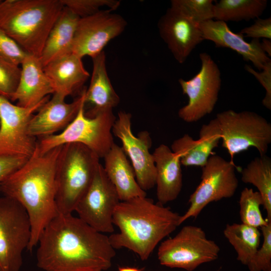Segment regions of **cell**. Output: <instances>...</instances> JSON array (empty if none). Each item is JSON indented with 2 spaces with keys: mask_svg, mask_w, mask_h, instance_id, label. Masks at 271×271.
Returning <instances> with one entry per match:
<instances>
[{
  "mask_svg": "<svg viewBox=\"0 0 271 271\" xmlns=\"http://www.w3.org/2000/svg\"><path fill=\"white\" fill-rule=\"evenodd\" d=\"M37 245V265L43 271H104L116 254L108 236L72 214L54 217Z\"/></svg>",
  "mask_w": 271,
  "mask_h": 271,
  "instance_id": "1",
  "label": "cell"
},
{
  "mask_svg": "<svg viewBox=\"0 0 271 271\" xmlns=\"http://www.w3.org/2000/svg\"><path fill=\"white\" fill-rule=\"evenodd\" d=\"M61 146L43 154L34 153L0 182V192L19 202L29 216L32 230L29 251L37 245L45 227L59 214L56 173Z\"/></svg>",
  "mask_w": 271,
  "mask_h": 271,
  "instance_id": "2",
  "label": "cell"
},
{
  "mask_svg": "<svg viewBox=\"0 0 271 271\" xmlns=\"http://www.w3.org/2000/svg\"><path fill=\"white\" fill-rule=\"evenodd\" d=\"M181 215L146 197L120 201L113 215L119 232L108 236L114 249L125 248L147 260L157 245L179 226Z\"/></svg>",
  "mask_w": 271,
  "mask_h": 271,
  "instance_id": "3",
  "label": "cell"
},
{
  "mask_svg": "<svg viewBox=\"0 0 271 271\" xmlns=\"http://www.w3.org/2000/svg\"><path fill=\"white\" fill-rule=\"evenodd\" d=\"M63 8L61 0L1 1L0 29L29 54L39 58Z\"/></svg>",
  "mask_w": 271,
  "mask_h": 271,
  "instance_id": "4",
  "label": "cell"
},
{
  "mask_svg": "<svg viewBox=\"0 0 271 271\" xmlns=\"http://www.w3.org/2000/svg\"><path fill=\"white\" fill-rule=\"evenodd\" d=\"M100 158L83 144L61 146L56 167V201L59 213L72 214L90 185Z\"/></svg>",
  "mask_w": 271,
  "mask_h": 271,
  "instance_id": "5",
  "label": "cell"
},
{
  "mask_svg": "<svg viewBox=\"0 0 271 271\" xmlns=\"http://www.w3.org/2000/svg\"><path fill=\"white\" fill-rule=\"evenodd\" d=\"M116 118L112 110L87 117L83 102L76 117L61 132L37 139L34 153L43 154L56 147L76 143L86 146L100 158H103L114 144L112 127Z\"/></svg>",
  "mask_w": 271,
  "mask_h": 271,
  "instance_id": "6",
  "label": "cell"
},
{
  "mask_svg": "<svg viewBox=\"0 0 271 271\" xmlns=\"http://www.w3.org/2000/svg\"><path fill=\"white\" fill-rule=\"evenodd\" d=\"M222 146L231 157L253 147L265 155L271 143V124L258 113L229 109L217 113Z\"/></svg>",
  "mask_w": 271,
  "mask_h": 271,
  "instance_id": "7",
  "label": "cell"
},
{
  "mask_svg": "<svg viewBox=\"0 0 271 271\" xmlns=\"http://www.w3.org/2000/svg\"><path fill=\"white\" fill-rule=\"evenodd\" d=\"M220 250L214 241L207 238L202 228L186 225L175 236L161 243L158 258L162 265L193 271L217 259Z\"/></svg>",
  "mask_w": 271,
  "mask_h": 271,
  "instance_id": "8",
  "label": "cell"
},
{
  "mask_svg": "<svg viewBox=\"0 0 271 271\" xmlns=\"http://www.w3.org/2000/svg\"><path fill=\"white\" fill-rule=\"evenodd\" d=\"M31 237L25 208L14 199L0 197V271H20L23 252L28 249Z\"/></svg>",
  "mask_w": 271,
  "mask_h": 271,
  "instance_id": "9",
  "label": "cell"
},
{
  "mask_svg": "<svg viewBox=\"0 0 271 271\" xmlns=\"http://www.w3.org/2000/svg\"><path fill=\"white\" fill-rule=\"evenodd\" d=\"M236 166L215 154L202 167L201 181L190 195L189 207L181 215L179 225L190 218H196L209 203L232 197L238 186Z\"/></svg>",
  "mask_w": 271,
  "mask_h": 271,
  "instance_id": "10",
  "label": "cell"
},
{
  "mask_svg": "<svg viewBox=\"0 0 271 271\" xmlns=\"http://www.w3.org/2000/svg\"><path fill=\"white\" fill-rule=\"evenodd\" d=\"M199 57V71L188 80L179 79L188 102L179 110L178 116L188 123L197 121L212 112L221 88V73L217 64L207 53H200Z\"/></svg>",
  "mask_w": 271,
  "mask_h": 271,
  "instance_id": "11",
  "label": "cell"
},
{
  "mask_svg": "<svg viewBox=\"0 0 271 271\" xmlns=\"http://www.w3.org/2000/svg\"><path fill=\"white\" fill-rule=\"evenodd\" d=\"M48 98L33 107L25 108L0 96V156L29 159L34 154L37 139L29 134L28 124Z\"/></svg>",
  "mask_w": 271,
  "mask_h": 271,
  "instance_id": "12",
  "label": "cell"
},
{
  "mask_svg": "<svg viewBox=\"0 0 271 271\" xmlns=\"http://www.w3.org/2000/svg\"><path fill=\"white\" fill-rule=\"evenodd\" d=\"M120 201L114 186L100 163L74 211L80 219L96 230L104 234L113 233V215Z\"/></svg>",
  "mask_w": 271,
  "mask_h": 271,
  "instance_id": "13",
  "label": "cell"
},
{
  "mask_svg": "<svg viewBox=\"0 0 271 271\" xmlns=\"http://www.w3.org/2000/svg\"><path fill=\"white\" fill-rule=\"evenodd\" d=\"M112 133L121 141L140 187L145 191L153 188L156 184V171L153 154L150 152L152 144L150 133L142 131L135 136L131 129V114L124 111L118 112Z\"/></svg>",
  "mask_w": 271,
  "mask_h": 271,
  "instance_id": "14",
  "label": "cell"
},
{
  "mask_svg": "<svg viewBox=\"0 0 271 271\" xmlns=\"http://www.w3.org/2000/svg\"><path fill=\"white\" fill-rule=\"evenodd\" d=\"M111 10H100L88 17L80 18L77 26L72 53L82 58H91L103 51L112 39L124 30L127 23Z\"/></svg>",
  "mask_w": 271,
  "mask_h": 271,
  "instance_id": "15",
  "label": "cell"
},
{
  "mask_svg": "<svg viewBox=\"0 0 271 271\" xmlns=\"http://www.w3.org/2000/svg\"><path fill=\"white\" fill-rule=\"evenodd\" d=\"M158 28L162 39L180 64L204 41L199 25L171 7L160 18Z\"/></svg>",
  "mask_w": 271,
  "mask_h": 271,
  "instance_id": "16",
  "label": "cell"
},
{
  "mask_svg": "<svg viewBox=\"0 0 271 271\" xmlns=\"http://www.w3.org/2000/svg\"><path fill=\"white\" fill-rule=\"evenodd\" d=\"M84 88L80 95L71 103L65 97L53 93L30 119L28 127L30 136L36 139L55 134L64 129L74 119L84 102Z\"/></svg>",
  "mask_w": 271,
  "mask_h": 271,
  "instance_id": "17",
  "label": "cell"
},
{
  "mask_svg": "<svg viewBox=\"0 0 271 271\" xmlns=\"http://www.w3.org/2000/svg\"><path fill=\"white\" fill-rule=\"evenodd\" d=\"M199 28L204 40L212 41L217 47L235 51L259 71L270 61L262 50L259 39H252L250 42L245 41L243 35L233 32L224 22L211 20L200 24Z\"/></svg>",
  "mask_w": 271,
  "mask_h": 271,
  "instance_id": "18",
  "label": "cell"
},
{
  "mask_svg": "<svg viewBox=\"0 0 271 271\" xmlns=\"http://www.w3.org/2000/svg\"><path fill=\"white\" fill-rule=\"evenodd\" d=\"M91 59L92 72L89 87L85 89L84 99V114L89 118L113 110L120 102V98L107 74L104 51Z\"/></svg>",
  "mask_w": 271,
  "mask_h": 271,
  "instance_id": "19",
  "label": "cell"
},
{
  "mask_svg": "<svg viewBox=\"0 0 271 271\" xmlns=\"http://www.w3.org/2000/svg\"><path fill=\"white\" fill-rule=\"evenodd\" d=\"M21 66L18 85L10 100L17 101L16 105L20 107L28 108L54 93L39 57L29 54Z\"/></svg>",
  "mask_w": 271,
  "mask_h": 271,
  "instance_id": "20",
  "label": "cell"
},
{
  "mask_svg": "<svg viewBox=\"0 0 271 271\" xmlns=\"http://www.w3.org/2000/svg\"><path fill=\"white\" fill-rule=\"evenodd\" d=\"M220 140L219 126L214 118L202 126L198 140L185 134L173 141L171 149L179 157L181 165L202 168L215 154L213 150L218 147Z\"/></svg>",
  "mask_w": 271,
  "mask_h": 271,
  "instance_id": "21",
  "label": "cell"
},
{
  "mask_svg": "<svg viewBox=\"0 0 271 271\" xmlns=\"http://www.w3.org/2000/svg\"><path fill=\"white\" fill-rule=\"evenodd\" d=\"M155 162L158 203L164 205L177 199L182 188L181 164L171 148L161 144L152 154Z\"/></svg>",
  "mask_w": 271,
  "mask_h": 271,
  "instance_id": "22",
  "label": "cell"
},
{
  "mask_svg": "<svg viewBox=\"0 0 271 271\" xmlns=\"http://www.w3.org/2000/svg\"><path fill=\"white\" fill-rule=\"evenodd\" d=\"M103 158L104 171L120 201L146 197V192L139 185L133 169L121 147L114 143Z\"/></svg>",
  "mask_w": 271,
  "mask_h": 271,
  "instance_id": "23",
  "label": "cell"
},
{
  "mask_svg": "<svg viewBox=\"0 0 271 271\" xmlns=\"http://www.w3.org/2000/svg\"><path fill=\"white\" fill-rule=\"evenodd\" d=\"M43 68L54 93L65 98L81 87L90 76L82 58L73 53L51 61Z\"/></svg>",
  "mask_w": 271,
  "mask_h": 271,
  "instance_id": "24",
  "label": "cell"
},
{
  "mask_svg": "<svg viewBox=\"0 0 271 271\" xmlns=\"http://www.w3.org/2000/svg\"><path fill=\"white\" fill-rule=\"evenodd\" d=\"M79 19L77 15L64 6L47 36L39 57L43 67L59 57L72 53Z\"/></svg>",
  "mask_w": 271,
  "mask_h": 271,
  "instance_id": "25",
  "label": "cell"
},
{
  "mask_svg": "<svg viewBox=\"0 0 271 271\" xmlns=\"http://www.w3.org/2000/svg\"><path fill=\"white\" fill-rule=\"evenodd\" d=\"M223 234L235 249L237 259L247 265L259 247L261 233L258 228L243 223L228 224Z\"/></svg>",
  "mask_w": 271,
  "mask_h": 271,
  "instance_id": "26",
  "label": "cell"
},
{
  "mask_svg": "<svg viewBox=\"0 0 271 271\" xmlns=\"http://www.w3.org/2000/svg\"><path fill=\"white\" fill-rule=\"evenodd\" d=\"M241 180L258 189L263 200L267 219L271 220V159L266 155L256 157L241 170Z\"/></svg>",
  "mask_w": 271,
  "mask_h": 271,
  "instance_id": "27",
  "label": "cell"
},
{
  "mask_svg": "<svg viewBox=\"0 0 271 271\" xmlns=\"http://www.w3.org/2000/svg\"><path fill=\"white\" fill-rule=\"evenodd\" d=\"M267 4L266 0H220L214 4V19L225 23L257 19Z\"/></svg>",
  "mask_w": 271,
  "mask_h": 271,
  "instance_id": "28",
  "label": "cell"
},
{
  "mask_svg": "<svg viewBox=\"0 0 271 271\" xmlns=\"http://www.w3.org/2000/svg\"><path fill=\"white\" fill-rule=\"evenodd\" d=\"M239 204L241 223L260 228L271 221L264 219L261 214L260 206L263 205V200L258 191L244 188L240 193Z\"/></svg>",
  "mask_w": 271,
  "mask_h": 271,
  "instance_id": "29",
  "label": "cell"
},
{
  "mask_svg": "<svg viewBox=\"0 0 271 271\" xmlns=\"http://www.w3.org/2000/svg\"><path fill=\"white\" fill-rule=\"evenodd\" d=\"M171 7L199 25L214 19L212 0H172Z\"/></svg>",
  "mask_w": 271,
  "mask_h": 271,
  "instance_id": "30",
  "label": "cell"
},
{
  "mask_svg": "<svg viewBox=\"0 0 271 271\" xmlns=\"http://www.w3.org/2000/svg\"><path fill=\"white\" fill-rule=\"evenodd\" d=\"M63 6L80 18L89 16L99 12L103 7L114 10L119 7L120 2L116 0H61Z\"/></svg>",
  "mask_w": 271,
  "mask_h": 271,
  "instance_id": "31",
  "label": "cell"
},
{
  "mask_svg": "<svg viewBox=\"0 0 271 271\" xmlns=\"http://www.w3.org/2000/svg\"><path fill=\"white\" fill-rule=\"evenodd\" d=\"M260 229L263 236L261 246L247 266L250 271H271V221Z\"/></svg>",
  "mask_w": 271,
  "mask_h": 271,
  "instance_id": "32",
  "label": "cell"
},
{
  "mask_svg": "<svg viewBox=\"0 0 271 271\" xmlns=\"http://www.w3.org/2000/svg\"><path fill=\"white\" fill-rule=\"evenodd\" d=\"M21 68L0 58V96L10 100L18 85Z\"/></svg>",
  "mask_w": 271,
  "mask_h": 271,
  "instance_id": "33",
  "label": "cell"
},
{
  "mask_svg": "<svg viewBox=\"0 0 271 271\" xmlns=\"http://www.w3.org/2000/svg\"><path fill=\"white\" fill-rule=\"evenodd\" d=\"M28 55L16 41L0 29V58L19 66Z\"/></svg>",
  "mask_w": 271,
  "mask_h": 271,
  "instance_id": "34",
  "label": "cell"
},
{
  "mask_svg": "<svg viewBox=\"0 0 271 271\" xmlns=\"http://www.w3.org/2000/svg\"><path fill=\"white\" fill-rule=\"evenodd\" d=\"M244 69L254 76L265 91L262 100V105L267 109H271V60L266 63L261 72L255 71L250 66L245 65Z\"/></svg>",
  "mask_w": 271,
  "mask_h": 271,
  "instance_id": "35",
  "label": "cell"
},
{
  "mask_svg": "<svg viewBox=\"0 0 271 271\" xmlns=\"http://www.w3.org/2000/svg\"><path fill=\"white\" fill-rule=\"evenodd\" d=\"M245 37H249L252 39L260 38L271 39V18L266 19L258 18L255 20L254 23L250 26L245 27L239 32Z\"/></svg>",
  "mask_w": 271,
  "mask_h": 271,
  "instance_id": "36",
  "label": "cell"
},
{
  "mask_svg": "<svg viewBox=\"0 0 271 271\" xmlns=\"http://www.w3.org/2000/svg\"><path fill=\"white\" fill-rule=\"evenodd\" d=\"M28 159L13 156H0V182L21 167Z\"/></svg>",
  "mask_w": 271,
  "mask_h": 271,
  "instance_id": "37",
  "label": "cell"
},
{
  "mask_svg": "<svg viewBox=\"0 0 271 271\" xmlns=\"http://www.w3.org/2000/svg\"><path fill=\"white\" fill-rule=\"evenodd\" d=\"M261 46L262 50L268 56H271V41L267 39H263L261 42Z\"/></svg>",
  "mask_w": 271,
  "mask_h": 271,
  "instance_id": "38",
  "label": "cell"
},
{
  "mask_svg": "<svg viewBox=\"0 0 271 271\" xmlns=\"http://www.w3.org/2000/svg\"><path fill=\"white\" fill-rule=\"evenodd\" d=\"M118 271H143V269L134 267L119 266Z\"/></svg>",
  "mask_w": 271,
  "mask_h": 271,
  "instance_id": "39",
  "label": "cell"
},
{
  "mask_svg": "<svg viewBox=\"0 0 271 271\" xmlns=\"http://www.w3.org/2000/svg\"><path fill=\"white\" fill-rule=\"evenodd\" d=\"M1 2V0H0V2Z\"/></svg>",
  "mask_w": 271,
  "mask_h": 271,
  "instance_id": "40",
  "label": "cell"
}]
</instances>
